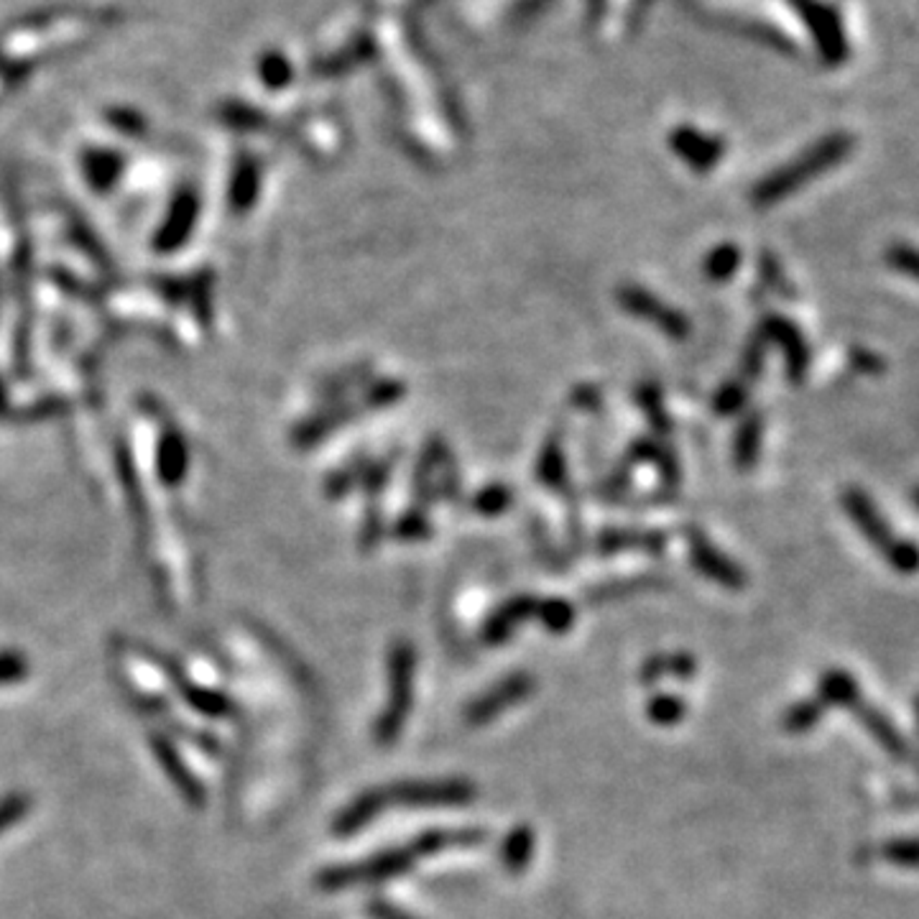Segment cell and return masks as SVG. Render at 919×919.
Segmentation results:
<instances>
[{"label":"cell","mask_w":919,"mask_h":919,"mask_svg":"<svg viewBox=\"0 0 919 919\" xmlns=\"http://www.w3.org/2000/svg\"><path fill=\"white\" fill-rule=\"evenodd\" d=\"M388 679L391 694L383 707L379 723H375V741L388 746L399 738L404 720L411 711V692H414V651L407 643H396L388 660Z\"/></svg>","instance_id":"cell-4"},{"label":"cell","mask_w":919,"mask_h":919,"mask_svg":"<svg viewBox=\"0 0 919 919\" xmlns=\"http://www.w3.org/2000/svg\"><path fill=\"white\" fill-rule=\"evenodd\" d=\"M475 784L465 779H443V781H404V784H388L381 790L366 792L337 815L335 835H353L368 822L375 820L383 809L388 807H450L468 805L475 800Z\"/></svg>","instance_id":"cell-2"},{"label":"cell","mask_w":919,"mask_h":919,"mask_svg":"<svg viewBox=\"0 0 919 919\" xmlns=\"http://www.w3.org/2000/svg\"><path fill=\"white\" fill-rule=\"evenodd\" d=\"M422 3H426V0H422Z\"/></svg>","instance_id":"cell-32"},{"label":"cell","mask_w":919,"mask_h":919,"mask_svg":"<svg viewBox=\"0 0 919 919\" xmlns=\"http://www.w3.org/2000/svg\"><path fill=\"white\" fill-rule=\"evenodd\" d=\"M486 841V830L481 828H460V830H430L422 833L414 843L401 845V848L383 851L379 856L360 860V864L332 866L317 873V886L322 892H340V889L381 884V881L401 877L409 868H414L422 858L447 848H468V845H481Z\"/></svg>","instance_id":"cell-1"},{"label":"cell","mask_w":919,"mask_h":919,"mask_svg":"<svg viewBox=\"0 0 919 919\" xmlns=\"http://www.w3.org/2000/svg\"><path fill=\"white\" fill-rule=\"evenodd\" d=\"M889 567L899 575H915L919 573V545L911 539H894L884 552Z\"/></svg>","instance_id":"cell-17"},{"label":"cell","mask_w":919,"mask_h":919,"mask_svg":"<svg viewBox=\"0 0 919 919\" xmlns=\"http://www.w3.org/2000/svg\"><path fill=\"white\" fill-rule=\"evenodd\" d=\"M825 715V703L813 698V700H802V703L792 705L790 711L784 715V728L790 730V733H807L809 728H815L817 723L822 720Z\"/></svg>","instance_id":"cell-16"},{"label":"cell","mask_w":919,"mask_h":919,"mask_svg":"<svg viewBox=\"0 0 919 919\" xmlns=\"http://www.w3.org/2000/svg\"><path fill=\"white\" fill-rule=\"evenodd\" d=\"M749 391L743 383H728V386L720 388V394L715 396V409L720 411V414H736L738 409L746 404Z\"/></svg>","instance_id":"cell-25"},{"label":"cell","mask_w":919,"mask_h":919,"mask_svg":"<svg viewBox=\"0 0 919 919\" xmlns=\"http://www.w3.org/2000/svg\"><path fill=\"white\" fill-rule=\"evenodd\" d=\"M915 726H917V733H919V694L915 700Z\"/></svg>","instance_id":"cell-30"},{"label":"cell","mask_w":919,"mask_h":919,"mask_svg":"<svg viewBox=\"0 0 919 919\" xmlns=\"http://www.w3.org/2000/svg\"><path fill=\"white\" fill-rule=\"evenodd\" d=\"M911 503H915L917 509H919V486L915 488V494H911Z\"/></svg>","instance_id":"cell-31"},{"label":"cell","mask_w":919,"mask_h":919,"mask_svg":"<svg viewBox=\"0 0 919 919\" xmlns=\"http://www.w3.org/2000/svg\"><path fill=\"white\" fill-rule=\"evenodd\" d=\"M843 511L848 513V519L853 521V526L864 534V539L871 547H877L879 552H884V549L894 541L892 526H889V521L884 519V513L879 511V506L873 503V498L866 494L864 488H845L841 496Z\"/></svg>","instance_id":"cell-8"},{"label":"cell","mask_w":919,"mask_h":919,"mask_svg":"<svg viewBox=\"0 0 919 919\" xmlns=\"http://www.w3.org/2000/svg\"><path fill=\"white\" fill-rule=\"evenodd\" d=\"M762 332L766 343L777 345L781 356H784L787 375H790V381L792 383L805 381V375L809 371V345L797 324L781 315H771L764 320Z\"/></svg>","instance_id":"cell-7"},{"label":"cell","mask_w":919,"mask_h":919,"mask_svg":"<svg viewBox=\"0 0 919 919\" xmlns=\"http://www.w3.org/2000/svg\"><path fill=\"white\" fill-rule=\"evenodd\" d=\"M762 279L766 281V284H769V289H774V292H779L784 296L794 294L790 281H787V277H784V271H781L777 256H771V253H762Z\"/></svg>","instance_id":"cell-24"},{"label":"cell","mask_w":919,"mask_h":919,"mask_svg":"<svg viewBox=\"0 0 919 919\" xmlns=\"http://www.w3.org/2000/svg\"><path fill=\"white\" fill-rule=\"evenodd\" d=\"M649 5H651V0H634V9H631V16H628V24H631V28L641 24V21H643V16H647Z\"/></svg>","instance_id":"cell-29"},{"label":"cell","mask_w":919,"mask_h":919,"mask_svg":"<svg viewBox=\"0 0 919 919\" xmlns=\"http://www.w3.org/2000/svg\"><path fill=\"white\" fill-rule=\"evenodd\" d=\"M853 713H856V718L864 723V728L873 736V741H877L879 746L894 758V762H909L911 756L909 743L904 741V736L896 730L894 723L889 720L884 713L866 703H858L856 707H853Z\"/></svg>","instance_id":"cell-10"},{"label":"cell","mask_w":919,"mask_h":919,"mask_svg":"<svg viewBox=\"0 0 919 919\" xmlns=\"http://www.w3.org/2000/svg\"><path fill=\"white\" fill-rule=\"evenodd\" d=\"M817 700L825 705L848 707V711H853L858 703H864V700H860L858 682L845 669L825 672L820 679V692H817Z\"/></svg>","instance_id":"cell-12"},{"label":"cell","mask_w":919,"mask_h":919,"mask_svg":"<svg viewBox=\"0 0 919 919\" xmlns=\"http://www.w3.org/2000/svg\"><path fill=\"white\" fill-rule=\"evenodd\" d=\"M848 363L853 371L864 373V375H879L884 373V358L879 356V353L868 350V347H851L848 350Z\"/></svg>","instance_id":"cell-23"},{"label":"cell","mask_w":919,"mask_h":919,"mask_svg":"<svg viewBox=\"0 0 919 919\" xmlns=\"http://www.w3.org/2000/svg\"><path fill=\"white\" fill-rule=\"evenodd\" d=\"M856 139L845 130H835V133L822 136L820 141H815L813 146L802 151L797 158H792L790 164L779 166L771 174H766L751 192V200L758 207H771L790 197L797 190H802L807 182H813L815 177H822L835 166H841L845 158L851 156Z\"/></svg>","instance_id":"cell-3"},{"label":"cell","mask_w":919,"mask_h":919,"mask_svg":"<svg viewBox=\"0 0 919 919\" xmlns=\"http://www.w3.org/2000/svg\"><path fill=\"white\" fill-rule=\"evenodd\" d=\"M694 562H698V567L703 570L707 577H713L715 583L726 585V588L736 590V588H743V583H746L743 570L730 560H726L718 549L707 547L705 541H700V545L694 547Z\"/></svg>","instance_id":"cell-11"},{"label":"cell","mask_w":919,"mask_h":919,"mask_svg":"<svg viewBox=\"0 0 919 919\" xmlns=\"http://www.w3.org/2000/svg\"><path fill=\"white\" fill-rule=\"evenodd\" d=\"M881 858L892 866L919 868V838H899L881 845Z\"/></svg>","instance_id":"cell-19"},{"label":"cell","mask_w":919,"mask_h":919,"mask_svg":"<svg viewBox=\"0 0 919 919\" xmlns=\"http://www.w3.org/2000/svg\"><path fill=\"white\" fill-rule=\"evenodd\" d=\"M532 853H534V830L526 828V825H521V828L511 830L509 838L503 841L501 864L506 871L519 873L529 866Z\"/></svg>","instance_id":"cell-14"},{"label":"cell","mask_w":919,"mask_h":919,"mask_svg":"<svg viewBox=\"0 0 919 919\" xmlns=\"http://www.w3.org/2000/svg\"><path fill=\"white\" fill-rule=\"evenodd\" d=\"M764 356H766V337H764V332H762V335H758V337L754 340V343L749 345L746 356H743V368H746V373L751 375V379H754V375L762 373Z\"/></svg>","instance_id":"cell-26"},{"label":"cell","mask_w":919,"mask_h":919,"mask_svg":"<svg viewBox=\"0 0 919 919\" xmlns=\"http://www.w3.org/2000/svg\"><path fill=\"white\" fill-rule=\"evenodd\" d=\"M647 715L649 720L660 723V726H675L685 718V703L679 698H672V694H656L647 707Z\"/></svg>","instance_id":"cell-22"},{"label":"cell","mask_w":919,"mask_h":919,"mask_svg":"<svg viewBox=\"0 0 919 919\" xmlns=\"http://www.w3.org/2000/svg\"><path fill=\"white\" fill-rule=\"evenodd\" d=\"M371 54H373L371 39H358L356 43H350V47L343 49L340 54L317 64V72H322V75H337V72L356 67L358 62H366Z\"/></svg>","instance_id":"cell-15"},{"label":"cell","mask_w":919,"mask_h":919,"mask_svg":"<svg viewBox=\"0 0 919 919\" xmlns=\"http://www.w3.org/2000/svg\"><path fill=\"white\" fill-rule=\"evenodd\" d=\"M694 672H698V662H694L692 656H687V654L667 656V675L669 677L690 679V677H694Z\"/></svg>","instance_id":"cell-27"},{"label":"cell","mask_w":919,"mask_h":919,"mask_svg":"<svg viewBox=\"0 0 919 919\" xmlns=\"http://www.w3.org/2000/svg\"><path fill=\"white\" fill-rule=\"evenodd\" d=\"M672 149H675L692 169L707 171L720 162L726 143L720 139H713V136L700 133V130L694 128H679L672 133Z\"/></svg>","instance_id":"cell-9"},{"label":"cell","mask_w":919,"mask_h":919,"mask_svg":"<svg viewBox=\"0 0 919 919\" xmlns=\"http://www.w3.org/2000/svg\"><path fill=\"white\" fill-rule=\"evenodd\" d=\"M738 264H741V251H738L736 245L726 243V245H720V248H715L711 256H707L705 271H707V277L715 279V281H726L738 271Z\"/></svg>","instance_id":"cell-18"},{"label":"cell","mask_w":919,"mask_h":919,"mask_svg":"<svg viewBox=\"0 0 919 919\" xmlns=\"http://www.w3.org/2000/svg\"><path fill=\"white\" fill-rule=\"evenodd\" d=\"M368 915H371L373 919H417V917L407 915L404 909L394 907V904H388L383 899H373L371 904H368Z\"/></svg>","instance_id":"cell-28"},{"label":"cell","mask_w":919,"mask_h":919,"mask_svg":"<svg viewBox=\"0 0 919 919\" xmlns=\"http://www.w3.org/2000/svg\"><path fill=\"white\" fill-rule=\"evenodd\" d=\"M258 75H260V79H264V85L284 87V85H289V79H292V64H289L284 54L269 52V54L260 56Z\"/></svg>","instance_id":"cell-21"},{"label":"cell","mask_w":919,"mask_h":919,"mask_svg":"<svg viewBox=\"0 0 919 919\" xmlns=\"http://www.w3.org/2000/svg\"><path fill=\"white\" fill-rule=\"evenodd\" d=\"M794 5L802 11V16H805V24L809 28V34H813L817 52H820L822 62L828 64V67H838V64L845 62V56H848V43H845V34L841 26V18H838V13L833 9H828V5H820L817 0H792Z\"/></svg>","instance_id":"cell-5"},{"label":"cell","mask_w":919,"mask_h":919,"mask_svg":"<svg viewBox=\"0 0 919 919\" xmlns=\"http://www.w3.org/2000/svg\"><path fill=\"white\" fill-rule=\"evenodd\" d=\"M886 264L904 277L919 281V248L909 243H892L886 248Z\"/></svg>","instance_id":"cell-20"},{"label":"cell","mask_w":919,"mask_h":919,"mask_svg":"<svg viewBox=\"0 0 919 919\" xmlns=\"http://www.w3.org/2000/svg\"><path fill=\"white\" fill-rule=\"evenodd\" d=\"M762 434H764V424L758 414H749L741 422V426H738L736 443H733V458H736V465L741 470H749L756 465L758 452H762Z\"/></svg>","instance_id":"cell-13"},{"label":"cell","mask_w":919,"mask_h":919,"mask_svg":"<svg viewBox=\"0 0 919 919\" xmlns=\"http://www.w3.org/2000/svg\"><path fill=\"white\" fill-rule=\"evenodd\" d=\"M534 687H537V682H534V677L526 675V672H516V675L501 679L494 690L481 694L475 703L465 707V723L468 726H486V723L498 718L503 711H509V707L519 705L521 700L529 698Z\"/></svg>","instance_id":"cell-6"}]
</instances>
